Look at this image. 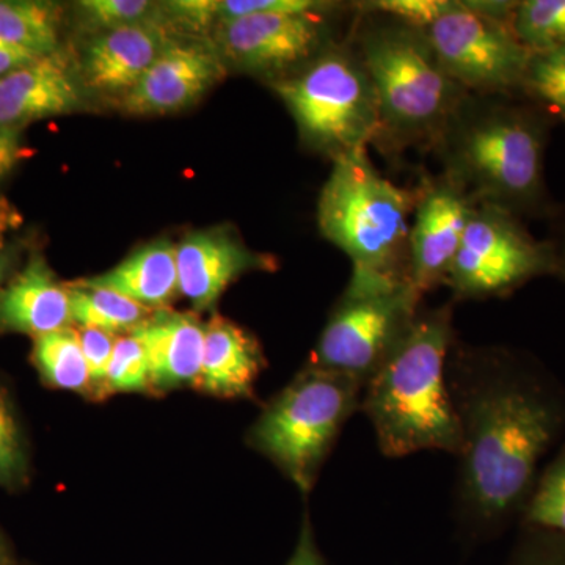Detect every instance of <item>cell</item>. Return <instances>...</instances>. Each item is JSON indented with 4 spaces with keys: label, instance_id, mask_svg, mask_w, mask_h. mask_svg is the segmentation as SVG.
I'll return each instance as SVG.
<instances>
[{
    "label": "cell",
    "instance_id": "44dd1931",
    "mask_svg": "<svg viewBox=\"0 0 565 565\" xmlns=\"http://www.w3.org/2000/svg\"><path fill=\"white\" fill-rule=\"evenodd\" d=\"M32 362L44 385L90 396V374L73 327L35 338Z\"/></svg>",
    "mask_w": 565,
    "mask_h": 565
},
{
    "label": "cell",
    "instance_id": "b9f144b4",
    "mask_svg": "<svg viewBox=\"0 0 565 565\" xmlns=\"http://www.w3.org/2000/svg\"><path fill=\"white\" fill-rule=\"evenodd\" d=\"M11 565H17V564H11Z\"/></svg>",
    "mask_w": 565,
    "mask_h": 565
},
{
    "label": "cell",
    "instance_id": "ac0fdd59",
    "mask_svg": "<svg viewBox=\"0 0 565 565\" xmlns=\"http://www.w3.org/2000/svg\"><path fill=\"white\" fill-rule=\"evenodd\" d=\"M264 367L266 356L255 334L221 315L204 326L199 392L218 399H253Z\"/></svg>",
    "mask_w": 565,
    "mask_h": 565
},
{
    "label": "cell",
    "instance_id": "e575fe53",
    "mask_svg": "<svg viewBox=\"0 0 565 565\" xmlns=\"http://www.w3.org/2000/svg\"><path fill=\"white\" fill-rule=\"evenodd\" d=\"M286 565H327L316 544L315 530L311 525L310 515H303L302 527H300L299 541L294 548L292 556Z\"/></svg>",
    "mask_w": 565,
    "mask_h": 565
},
{
    "label": "cell",
    "instance_id": "4dcf8cb0",
    "mask_svg": "<svg viewBox=\"0 0 565 565\" xmlns=\"http://www.w3.org/2000/svg\"><path fill=\"white\" fill-rule=\"evenodd\" d=\"M355 3L360 10L375 11L415 28L426 29L449 10L452 0H370Z\"/></svg>",
    "mask_w": 565,
    "mask_h": 565
},
{
    "label": "cell",
    "instance_id": "d4e9b609",
    "mask_svg": "<svg viewBox=\"0 0 565 565\" xmlns=\"http://www.w3.org/2000/svg\"><path fill=\"white\" fill-rule=\"evenodd\" d=\"M512 29L531 52L565 44V0L516 2Z\"/></svg>",
    "mask_w": 565,
    "mask_h": 565
},
{
    "label": "cell",
    "instance_id": "9c48e42d",
    "mask_svg": "<svg viewBox=\"0 0 565 565\" xmlns=\"http://www.w3.org/2000/svg\"><path fill=\"white\" fill-rule=\"evenodd\" d=\"M555 275L548 241H537L522 218L476 203L445 286L452 299H503L534 278Z\"/></svg>",
    "mask_w": 565,
    "mask_h": 565
},
{
    "label": "cell",
    "instance_id": "83f0119b",
    "mask_svg": "<svg viewBox=\"0 0 565 565\" xmlns=\"http://www.w3.org/2000/svg\"><path fill=\"white\" fill-rule=\"evenodd\" d=\"M107 388L109 396L117 393H150L147 353L134 334L117 338L111 353Z\"/></svg>",
    "mask_w": 565,
    "mask_h": 565
},
{
    "label": "cell",
    "instance_id": "74e56055",
    "mask_svg": "<svg viewBox=\"0 0 565 565\" xmlns=\"http://www.w3.org/2000/svg\"><path fill=\"white\" fill-rule=\"evenodd\" d=\"M548 244L552 245L553 255H555V275L565 282V212L557 218Z\"/></svg>",
    "mask_w": 565,
    "mask_h": 565
},
{
    "label": "cell",
    "instance_id": "8fae6325",
    "mask_svg": "<svg viewBox=\"0 0 565 565\" xmlns=\"http://www.w3.org/2000/svg\"><path fill=\"white\" fill-rule=\"evenodd\" d=\"M353 13L355 2H330L326 9L218 22L215 50L223 63L267 77L273 84L291 76L343 40L348 33L338 36L337 25Z\"/></svg>",
    "mask_w": 565,
    "mask_h": 565
},
{
    "label": "cell",
    "instance_id": "8992f818",
    "mask_svg": "<svg viewBox=\"0 0 565 565\" xmlns=\"http://www.w3.org/2000/svg\"><path fill=\"white\" fill-rule=\"evenodd\" d=\"M362 393L356 379L308 363L263 408L248 445L307 497L345 423L360 411Z\"/></svg>",
    "mask_w": 565,
    "mask_h": 565
},
{
    "label": "cell",
    "instance_id": "d590c367",
    "mask_svg": "<svg viewBox=\"0 0 565 565\" xmlns=\"http://www.w3.org/2000/svg\"><path fill=\"white\" fill-rule=\"evenodd\" d=\"M24 158L18 129L0 126V178L9 174Z\"/></svg>",
    "mask_w": 565,
    "mask_h": 565
},
{
    "label": "cell",
    "instance_id": "9a60e30c",
    "mask_svg": "<svg viewBox=\"0 0 565 565\" xmlns=\"http://www.w3.org/2000/svg\"><path fill=\"white\" fill-rule=\"evenodd\" d=\"M172 22L162 6L147 20L103 32L88 44L82 62L85 87L126 95L174 43Z\"/></svg>",
    "mask_w": 565,
    "mask_h": 565
},
{
    "label": "cell",
    "instance_id": "4fadbf2b",
    "mask_svg": "<svg viewBox=\"0 0 565 565\" xmlns=\"http://www.w3.org/2000/svg\"><path fill=\"white\" fill-rule=\"evenodd\" d=\"M217 50L200 41H174L136 85L122 95V110L131 115L172 114L192 106L225 76Z\"/></svg>",
    "mask_w": 565,
    "mask_h": 565
},
{
    "label": "cell",
    "instance_id": "2e32d148",
    "mask_svg": "<svg viewBox=\"0 0 565 565\" xmlns=\"http://www.w3.org/2000/svg\"><path fill=\"white\" fill-rule=\"evenodd\" d=\"M81 88L61 51L0 77V126L20 129L28 122L70 114L81 106Z\"/></svg>",
    "mask_w": 565,
    "mask_h": 565
},
{
    "label": "cell",
    "instance_id": "d6a6232c",
    "mask_svg": "<svg viewBox=\"0 0 565 565\" xmlns=\"http://www.w3.org/2000/svg\"><path fill=\"white\" fill-rule=\"evenodd\" d=\"M329 3L322 0H221L217 3V24L258 14L299 13L326 9Z\"/></svg>",
    "mask_w": 565,
    "mask_h": 565
},
{
    "label": "cell",
    "instance_id": "ab89813d",
    "mask_svg": "<svg viewBox=\"0 0 565 565\" xmlns=\"http://www.w3.org/2000/svg\"><path fill=\"white\" fill-rule=\"evenodd\" d=\"M14 564L13 556H11L10 546L7 544L6 537L0 534V565Z\"/></svg>",
    "mask_w": 565,
    "mask_h": 565
},
{
    "label": "cell",
    "instance_id": "e0dca14e",
    "mask_svg": "<svg viewBox=\"0 0 565 565\" xmlns=\"http://www.w3.org/2000/svg\"><path fill=\"white\" fill-rule=\"evenodd\" d=\"M131 334L147 353L152 396L195 386L204 349V323L199 316L163 308L152 311Z\"/></svg>",
    "mask_w": 565,
    "mask_h": 565
},
{
    "label": "cell",
    "instance_id": "603a6c76",
    "mask_svg": "<svg viewBox=\"0 0 565 565\" xmlns=\"http://www.w3.org/2000/svg\"><path fill=\"white\" fill-rule=\"evenodd\" d=\"M61 13L57 7L29 0H0V39L36 55L58 51Z\"/></svg>",
    "mask_w": 565,
    "mask_h": 565
},
{
    "label": "cell",
    "instance_id": "277c9868",
    "mask_svg": "<svg viewBox=\"0 0 565 565\" xmlns=\"http://www.w3.org/2000/svg\"><path fill=\"white\" fill-rule=\"evenodd\" d=\"M355 9L349 36L373 81L381 121L373 147L386 159L434 151L468 92L446 73L423 29Z\"/></svg>",
    "mask_w": 565,
    "mask_h": 565
},
{
    "label": "cell",
    "instance_id": "836d02e7",
    "mask_svg": "<svg viewBox=\"0 0 565 565\" xmlns=\"http://www.w3.org/2000/svg\"><path fill=\"white\" fill-rule=\"evenodd\" d=\"M217 0H182V2L162 3L163 14L173 28L202 32L217 22Z\"/></svg>",
    "mask_w": 565,
    "mask_h": 565
},
{
    "label": "cell",
    "instance_id": "f546056e",
    "mask_svg": "<svg viewBox=\"0 0 565 565\" xmlns=\"http://www.w3.org/2000/svg\"><path fill=\"white\" fill-rule=\"evenodd\" d=\"M79 338L82 352H84L85 362L88 366V374H90V396H88V399H109L107 377H109L111 353H114L117 338L114 333L103 332L98 329H81Z\"/></svg>",
    "mask_w": 565,
    "mask_h": 565
},
{
    "label": "cell",
    "instance_id": "d6986e66",
    "mask_svg": "<svg viewBox=\"0 0 565 565\" xmlns=\"http://www.w3.org/2000/svg\"><path fill=\"white\" fill-rule=\"evenodd\" d=\"M73 322L68 285L55 278L41 256H32L24 269L0 291V330L31 334L57 332Z\"/></svg>",
    "mask_w": 565,
    "mask_h": 565
},
{
    "label": "cell",
    "instance_id": "ba28073f",
    "mask_svg": "<svg viewBox=\"0 0 565 565\" xmlns=\"http://www.w3.org/2000/svg\"><path fill=\"white\" fill-rule=\"evenodd\" d=\"M422 307V294L408 281L351 277L308 363L349 375L364 386Z\"/></svg>",
    "mask_w": 565,
    "mask_h": 565
},
{
    "label": "cell",
    "instance_id": "7402d4cb",
    "mask_svg": "<svg viewBox=\"0 0 565 565\" xmlns=\"http://www.w3.org/2000/svg\"><path fill=\"white\" fill-rule=\"evenodd\" d=\"M68 289L73 322L79 323L82 329L131 333L152 315L150 308L109 289L92 288L77 281L71 282Z\"/></svg>",
    "mask_w": 565,
    "mask_h": 565
},
{
    "label": "cell",
    "instance_id": "52a82bcc",
    "mask_svg": "<svg viewBox=\"0 0 565 565\" xmlns=\"http://www.w3.org/2000/svg\"><path fill=\"white\" fill-rule=\"evenodd\" d=\"M270 87L288 107L302 139L332 162L374 143L381 126L377 96L349 32Z\"/></svg>",
    "mask_w": 565,
    "mask_h": 565
},
{
    "label": "cell",
    "instance_id": "60d3db41",
    "mask_svg": "<svg viewBox=\"0 0 565 565\" xmlns=\"http://www.w3.org/2000/svg\"><path fill=\"white\" fill-rule=\"evenodd\" d=\"M10 255L6 252H0V285L6 280V275L9 273Z\"/></svg>",
    "mask_w": 565,
    "mask_h": 565
},
{
    "label": "cell",
    "instance_id": "f1b7e54d",
    "mask_svg": "<svg viewBox=\"0 0 565 565\" xmlns=\"http://www.w3.org/2000/svg\"><path fill=\"white\" fill-rule=\"evenodd\" d=\"M161 3L148 0H84L79 2L82 20L99 32H109L147 20Z\"/></svg>",
    "mask_w": 565,
    "mask_h": 565
},
{
    "label": "cell",
    "instance_id": "cb8c5ba5",
    "mask_svg": "<svg viewBox=\"0 0 565 565\" xmlns=\"http://www.w3.org/2000/svg\"><path fill=\"white\" fill-rule=\"evenodd\" d=\"M519 93L544 114L565 121V44L531 52Z\"/></svg>",
    "mask_w": 565,
    "mask_h": 565
},
{
    "label": "cell",
    "instance_id": "5b68a950",
    "mask_svg": "<svg viewBox=\"0 0 565 565\" xmlns=\"http://www.w3.org/2000/svg\"><path fill=\"white\" fill-rule=\"evenodd\" d=\"M416 188L375 169L367 150L333 161L318 202L321 234L351 259V277L408 281ZM411 282V281H408Z\"/></svg>",
    "mask_w": 565,
    "mask_h": 565
},
{
    "label": "cell",
    "instance_id": "f35d334b",
    "mask_svg": "<svg viewBox=\"0 0 565 565\" xmlns=\"http://www.w3.org/2000/svg\"><path fill=\"white\" fill-rule=\"evenodd\" d=\"M21 217L18 211L11 206L9 200L0 196V244L6 241L7 234L20 225Z\"/></svg>",
    "mask_w": 565,
    "mask_h": 565
},
{
    "label": "cell",
    "instance_id": "6da1fadb",
    "mask_svg": "<svg viewBox=\"0 0 565 565\" xmlns=\"http://www.w3.org/2000/svg\"><path fill=\"white\" fill-rule=\"evenodd\" d=\"M448 384L462 437L457 519L489 537L522 519L539 465L565 433V386L525 352L457 341Z\"/></svg>",
    "mask_w": 565,
    "mask_h": 565
},
{
    "label": "cell",
    "instance_id": "484cf974",
    "mask_svg": "<svg viewBox=\"0 0 565 565\" xmlns=\"http://www.w3.org/2000/svg\"><path fill=\"white\" fill-rule=\"evenodd\" d=\"M522 523L565 537V446L539 475L523 511Z\"/></svg>",
    "mask_w": 565,
    "mask_h": 565
},
{
    "label": "cell",
    "instance_id": "4316f807",
    "mask_svg": "<svg viewBox=\"0 0 565 565\" xmlns=\"http://www.w3.org/2000/svg\"><path fill=\"white\" fill-rule=\"evenodd\" d=\"M31 473L28 441L9 388L0 384V487L21 489Z\"/></svg>",
    "mask_w": 565,
    "mask_h": 565
},
{
    "label": "cell",
    "instance_id": "30bf717a",
    "mask_svg": "<svg viewBox=\"0 0 565 565\" xmlns=\"http://www.w3.org/2000/svg\"><path fill=\"white\" fill-rule=\"evenodd\" d=\"M423 31L446 73L468 93L520 92L531 51L516 39L512 18L487 10L479 0H452Z\"/></svg>",
    "mask_w": 565,
    "mask_h": 565
},
{
    "label": "cell",
    "instance_id": "7c38bea8",
    "mask_svg": "<svg viewBox=\"0 0 565 565\" xmlns=\"http://www.w3.org/2000/svg\"><path fill=\"white\" fill-rule=\"evenodd\" d=\"M475 204L462 185L444 172L424 173L416 185L408 281L423 297L445 285Z\"/></svg>",
    "mask_w": 565,
    "mask_h": 565
},
{
    "label": "cell",
    "instance_id": "3957f363",
    "mask_svg": "<svg viewBox=\"0 0 565 565\" xmlns=\"http://www.w3.org/2000/svg\"><path fill=\"white\" fill-rule=\"evenodd\" d=\"M455 343L452 303L422 307L403 340L364 384L360 411L370 419L382 455H459L462 437L448 384Z\"/></svg>",
    "mask_w": 565,
    "mask_h": 565
},
{
    "label": "cell",
    "instance_id": "5bb4252c",
    "mask_svg": "<svg viewBox=\"0 0 565 565\" xmlns=\"http://www.w3.org/2000/svg\"><path fill=\"white\" fill-rule=\"evenodd\" d=\"M178 288L196 311L214 307L248 273H274V256L250 250L226 230L189 234L177 245Z\"/></svg>",
    "mask_w": 565,
    "mask_h": 565
},
{
    "label": "cell",
    "instance_id": "8d00e7d4",
    "mask_svg": "<svg viewBox=\"0 0 565 565\" xmlns=\"http://www.w3.org/2000/svg\"><path fill=\"white\" fill-rule=\"evenodd\" d=\"M39 57L41 55L33 54V52L24 50V47L0 39V77L6 76L11 71L21 68V66L28 65V63Z\"/></svg>",
    "mask_w": 565,
    "mask_h": 565
},
{
    "label": "cell",
    "instance_id": "ffe728a7",
    "mask_svg": "<svg viewBox=\"0 0 565 565\" xmlns=\"http://www.w3.org/2000/svg\"><path fill=\"white\" fill-rule=\"evenodd\" d=\"M77 282L121 294L150 310H163L180 292L177 245L169 241L145 245L106 274Z\"/></svg>",
    "mask_w": 565,
    "mask_h": 565
},
{
    "label": "cell",
    "instance_id": "7a4b0ae2",
    "mask_svg": "<svg viewBox=\"0 0 565 565\" xmlns=\"http://www.w3.org/2000/svg\"><path fill=\"white\" fill-rule=\"evenodd\" d=\"M546 143L548 118L541 109L512 102L511 95L468 93L433 152L441 172L476 203L522 218L550 211Z\"/></svg>",
    "mask_w": 565,
    "mask_h": 565
},
{
    "label": "cell",
    "instance_id": "1f68e13d",
    "mask_svg": "<svg viewBox=\"0 0 565 565\" xmlns=\"http://www.w3.org/2000/svg\"><path fill=\"white\" fill-rule=\"evenodd\" d=\"M508 565H565L564 535L525 526V534Z\"/></svg>",
    "mask_w": 565,
    "mask_h": 565
}]
</instances>
